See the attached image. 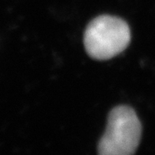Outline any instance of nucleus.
I'll return each instance as SVG.
<instances>
[{"instance_id": "nucleus-1", "label": "nucleus", "mask_w": 155, "mask_h": 155, "mask_svg": "<svg viewBox=\"0 0 155 155\" xmlns=\"http://www.w3.org/2000/svg\"><path fill=\"white\" fill-rule=\"evenodd\" d=\"M131 41L128 25L123 19L101 15L90 21L84 33V45L90 57L111 59L124 50Z\"/></svg>"}, {"instance_id": "nucleus-2", "label": "nucleus", "mask_w": 155, "mask_h": 155, "mask_svg": "<svg viewBox=\"0 0 155 155\" xmlns=\"http://www.w3.org/2000/svg\"><path fill=\"white\" fill-rule=\"evenodd\" d=\"M141 131L140 121L134 109L125 105L115 107L108 114L106 131L98 143V153L132 154L139 146Z\"/></svg>"}]
</instances>
